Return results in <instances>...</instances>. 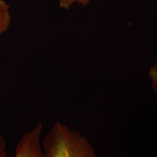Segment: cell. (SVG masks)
<instances>
[{
	"mask_svg": "<svg viewBox=\"0 0 157 157\" xmlns=\"http://www.w3.org/2000/svg\"><path fill=\"white\" fill-rule=\"evenodd\" d=\"M42 146L46 157H97L87 137L60 122L45 135Z\"/></svg>",
	"mask_w": 157,
	"mask_h": 157,
	"instance_id": "cell-1",
	"label": "cell"
},
{
	"mask_svg": "<svg viewBox=\"0 0 157 157\" xmlns=\"http://www.w3.org/2000/svg\"><path fill=\"white\" fill-rule=\"evenodd\" d=\"M42 129V124L39 123L23 135L17 143L14 157H46L41 143Z\"/></svg>",
	"mask_w": 157,
	"mask_h": 157,
	"instance_id": "cell-2",
	"label": "cell"
},
{
	"mask_svg": "<svg viewBox=\"0 0 157 157\" xmlns=\"http://www.w3.org/2000/svg\"><path fill=\"white\" fill-rule=\"evenodd\" d=\"M10 6L5 0H0V36L8 29L11 21Z\"/></svg>",
	"mask_w": 157,
	"mask_h": 157,
	"instance_id": "cell-3",
	"label": "cell"
},
{
	"mask_svg": "<svg viewBox=\"0 0 157 157\" xmlns=\"http://www.w3.org/2000/svg\"><path fill=\"white\" fill-rule=\"evenodd\" d=\"M148 75L150 79L151 85L157 99V62L155 63L150 68L148 72Z\"/></svg>",
	"mask_w": 157,
	"mask_h": 157,
	"instance_id": "cell-4",
	"label": "cell"
},
{
	"mask_svg": "<svg viewBox=\"0 0 157 157\" xmlns=\"http://www.w3.org/2000/svg\"><path fill=\"white\" fill-rule=\"evenodd\" d=\"M90 1V0H60V6L62 8L68 10L75 2L82 4L83 6H87Z\"/></svg>",
	"mask_w": 157,
	"mask_h": 157,
	"instance_id": "cell-5",
	"label": "cell"
},
{
	"mask_svg": "<svg viewBox=\"0 0 157 157\" xmlns=\"http://www.w3.org/2000/svg\"><path fill=\"white\" fill-rule=\"evenodd\" d=\"M0 157H7L6 154V142L2 136H0Z\"/></svg>",
	"mask_w": 157,
	"mask_h": 157,
	"instance_id": "cell-6",
	"label": "cell"
}]
</instances>
